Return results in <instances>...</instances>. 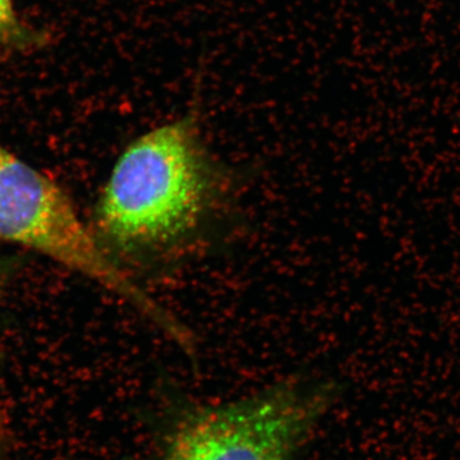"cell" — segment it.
<instances>
[{
  "instance_id": "obj_3",
  "label": "cell",
  "mask_w": 460,
  "mask_h": 460,
  "mask_svg": "<svg viewBox=\"0 0 460 460\" xmlns=\"http://www.w3.org/2000/svg\"><path fill=\"white\" fill-rule=\"evenodd\" d=\"M0 239L96 281L146 314L175 343L189 330L163 310L105 250L59 184L0 142Z\"/></svg>"
},
{
  "instance_id": "obj_5",
  "label": "cell",
  "mask_w": 460,
  "mask_h": 460,
  "mask_svg": "<svg viewBox=\"0 0 460 460\" xmlns=\"http://www.w3.org/2000/svg\"><path fill=\"white\" fill-rule=\"evenodd\" d=\"M4 420L0 419V460H7V431Z\"/></svg>"
},
{
  "instance_id": "obj_6",
  "label": "cell",
  "mask_w": 460,
  "mask_h": 460,
  "mask_svg": "<svg viewBox=\"0 0 460 460\" xmlns=\"http://www.w3.org/2000/svg\"><path fill=\"white\" fill-rule=\"evenodd\" d=\"M5 270H7V268H5L4 263L0 261V284H2L3 279H4Z\"/></svg>"
},
{
  "instance_id": "obj_2",
  "label": "cell",
  "mask_w": 460,
  "mask_h": 460,
  "mask_svg": "<svg viewBox=\"0 0 460 460\" xmlns=\"http://www.w3.org/2000/svg\"><path fill=\"white\" fill-rule=\"evenodd\" d=\"M153 444L126 460H296L338 399L334 384L284 380L237 401L166 393Z\"/></svg>"
},
{
  "instance_id": "obj_4",
  "label": "cell",
  "mask_w": 460,
  "mask_h": 460,
  "mask_svg": "<svg viewBox=\"0 0 460 460\" xmlns=\"http://www.w3.org/2000/svg\"><path fill=\"white\" fill-rule=\"evenodd\" d=\"M50 42L49 31L31 25L20 16L16 0H0V50L31 54L44 50Z\"/></svg>"
},
{
  "instance_id": "obj_1",
  "label": "cell",
  "mask_w": 460,
  "mask_h": 460,
  "mask_svg": "<svg viewBox=\"0 0 460 460\" xmlns=\"http://www.w3.org/2000/svg\"><path fill=\"white\" fill-rule=\"evenodd\" d=\"M226 184L206 150L198 119L186 115L124 148L96 204L93 232L120 265L122 257L169 265L189 255L210 232Z\"/></svg>"
}]
</instances>
